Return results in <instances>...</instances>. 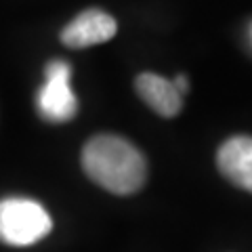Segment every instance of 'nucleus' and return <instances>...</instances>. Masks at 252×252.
I'll use <instances>...</instances> for the list:
<instances>
[{
    "label": "nucleus",
    "mask_w": 252,
    "mask_h": 252,
    "mask_svg": "<svg viewBox=\"0 0 252 252\" xmlns=\"http://www.w3.org/2000/svg\"><path fill=\"white\" fill-rule=\"evenodd\" d=\"M82 166L94 183L118 195L135 193L147 177L145 158L118 135L93 137L82 149Z\"/></svg>",
    "instance_id": "1"
},
{
    "label": "nucleus",
    "mask_w": 252,
    "mask_h": 252,
    "mask_svg": "<svg viewBox=\"0 0 252 252\" xmlns=\"http://www.w3.org/2000/svg\"><path fill=\"white\" fill-rule=\"evenodd\" d=\"M53 220L49 212L34 200H0V240L11 246H30L49 235Z\"/></svg>",
    "instance_id": "2"
},
{
    "label": "nucleus",
    "mask_w": 252,
    "mask_h": 252,
    "mask_svg": "<svg viewBox=\"0 0 252 252\" xmlns=\"http://www.w3.org/2000/svg\"><path fill=\"white\" fill-rule=\"evenodd\" d=\"M44 78L46 82L38 93V109L42 118L51 122L72 120L78 109V101L69 86V78H72L69 65L63 61H51L44 69Z\"/></svg>",
    "instance_id": "3"
},
{
    "label": "nucleus",
    "mask_w": 252,
    "mask_h": 252,
    "mask_svg": "<svg viewBox=\"0 0 252 252\" xmlns=\"http://www.w3.org/2000/svg\"><path fill=\"white\" fill-rule=\"evenodd\" d=\"M116 34V21L112 15L99 9L80 13L74 21H69L61 32V40L69 49H86L93 44L107 42Z\"/></svg>",
    "instance_id": "4"
},
{
    "label": "nucleus",
    "mask_w": 252,
    "mask_h": 252,
    "mask_svg": "<svg viewBox=\"0 0 252 252\" xmlns=\"http://www.w3.org/2000/svg\"><path fill=\"white\" fill-rule=\"evenodd\" d=\"M217 166L227 181L252 193V137L227 139L217 152Z\"/></svg>",
    "instance_id": "5"
},
{
    "label": "nucleus",
    "mask_w": 252,
    "mask_h": 252,
    "mask_svg": "<svg viewBox=\"0 0 252 252\" xmlns=\"http://www.w3.org/2000/svg\"><path fill=\"white\" fill-rule=\"evenodd\" d=\"M137 93L145 103L154 109L156 114L164 118H172L181 112L183 107V93L177 89L175 82L158 74H141L137 80Z\"/></svg>",
    "instance_id": "6"
},
{
    "label": "nucleus",
    "mask_w": 252,
    "mask_h": 252,
    "mask_svg": "<svg viewBox=\"0 0 252 252\" xmlns=\"http://www.w3.org/2000/svg\"><path fill=\"white\" fill-rule=\"evenodd\" d=\"M175 84H177V89H179L181 93H183V94H185V93H187V89H189V82H187V78H185V76H179L177 80H175Z\"/></svg>",
    "instance_id": "7"
}]
</instances>
